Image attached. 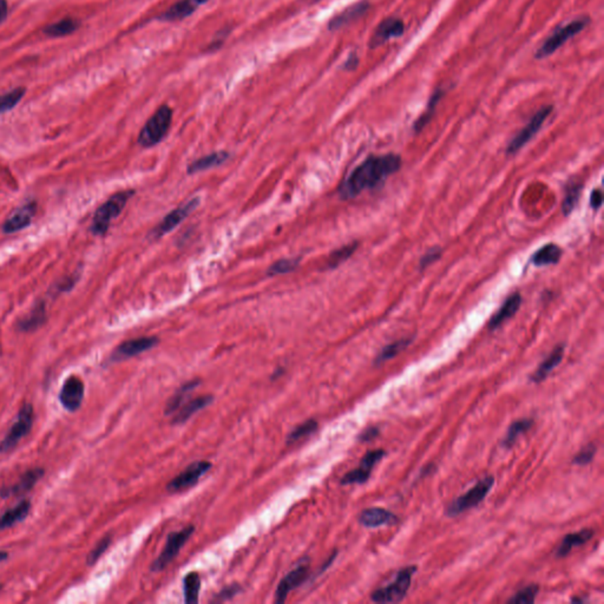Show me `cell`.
<instances>
[{
	"mask_svg": "<svg viewBox=\"0 0 604 604\" xmlns=\"http://www.w3.org/2000/svg\"><path fill=\"white\" fill-rule=\"evenodd\" d=\"M370 4L367 1H359L357 4L350 5V8H345L343 12L330 19L328 28L330 30H338L345 25H348L353 21H357L360 17H363L368 11Z\"/></svg>",
	"mask_w": 604,
	"mask_h": 604,
	"instance_id": "cell-23",
	"label": "cell"
},
{
	"mask_svg": "<svg viewBox=\"0 0 604 604\" xmlns=\"http://www.w3.org/2000/svg\"><path fill=\"white\" fill-rule=\"evenodd\" d=\"M564 352H565V345L564 343L557 345L552 350L551 353L545 358L543 363L540 364V366L537 367V370L530 375V381L531 383L540 384L548 378V375L562 363Z\"/></svg>",
	"mask_w": 604,
	"mask_h": 604,
	"instance_id": "cell-22",
	"label": "cell"
},
{
	"mask_svg": "<svg viewBox=\"0 0 604 604\" xmlns=\"http://www.w3.org/2000/svg\"><path fill=\"white\" fill-rule=\"evenodd\" d=\"M405 33V24L399 18H386L375 28V32L370 39V48H375L385 44L392 38H399Z\"/></svg>",
	"mask_w": 604,
	"mask_h": 604,
	"instance_id": "cell-15",
	"label": "cell"
},
{
	"mask_svg": "<svg viewBox=\"0 0 604 604\" xmlns=\"http://www.w3.org/2000/svg\"><path fill=\"white\" fill-rule=\"evenodd\" d=\"M25 91H26L25 88H17V89H13L12 91H8V93H4V95H0V115L8 113L10 110H12L13 108H16L18 103L23 100Z\"/></svg>",
	"mask_w": 604,
	"mask_h": 604,
	"instance_id": "cell-39",
	"label": "cell"
},
{
	"mask_svg": "<svg viewBox=\"0 0 604 604\" xmlns=\"http://www.w3.org/2000/svg\"><path fill=\"white\" fill-rule=\"evenodd\" d=\"M595 455H596V445H594L592 443L588 444L587 446H584L583 449H582V450H581V451L574 457L572 464H576V465H588V464L592 463Z\"/></svg>",
	"mask_w": 604,
	"mask_h": 604,
	"instance_id": "cell-44",
	"label": "cell"
},
{
	"mask_svg": "<svg viewBox=\"0 0 604 604\" xmlns=\"http://www.w3.org/2000/svg\"><path fill=\"white\" fill-rule=\"evenodd\" d=\"M111 540H113L111 535H106L96 544V547L90 551L89 555L86 557V564H88L89 567L97 563V560L101 558L102 555H103V554L108 550V548H109V545L111 544Z\"/></svg>",
	"mask_w": 604,
	"mask_h": 604,
	"instance_id": "cell-42",
	"label": "cell"
},
{
	"mask_svg": "<svg viewBox=\"0 0 604 604\" xmlns=\"http://www.w3.org/2000/svg\"><path fill=\"white\" fill-rule=\"evenodd\" d=\"M46 321V310H45L44 302H39L35 306L30 314L21 319L18 323V330L21 332H33L44 325Z\"/></svg>",
	"mask_w": 604,
	"mask_h": 604,
	"instance_id": "cell-30",
	"label": "cell"
},
{
	"mask_svg": "<svg viewBox=\"0 0 604 604\" xmlns=\"http://www.w3.org/2000/svg\"><path fill=\"white\" fill-rule=\"evenodd\" d=\"M540 592V587L537 584H530L528 587L522 589L520 592L515 594L508 601V603L511 604H531L535 602L536 596Z\"/></svg>",
	"mask_w": 604,
	"mask_h": 604,
	"instance_id": "cell-41",
	"label": "cell"
},
{
	"mask_svg": "<svg viewBox=\"0 0 604 604\" xmlns=\"http://www.w3.org/2000/svg\"><path fill=\"white\" fill-rule=\"evenodd\" d=\"M84 390V384L76 375H71L65 380L59 392V402L66 411L75 412L81 407Z\"/></svg>",
	"mask_w": 604,
	"mask_h": 604,
	"instance_id": "cell-13",
	"label": "cell"
},
{
	"mask_svg": "<svg viewBox=\"0 0 604 604\" xmlns=\"http://www.w3.org/2000/svg\"><path fill=\"white\" fill-rule=\"evenodd\" d=\"M403 160L397 153L372 155L363 163L355 168L339 188V194L343 200H350L360 195L365 190L378 188L385 183L387 178L399 171Z\"/></svg>",
	"mask_w": 604,
	"mask_h": 604,
	"instance_id": "cell-1",
	"label": "cell"
},
{
	"mask_svg": "<svg viewBox=\"0 0 604 604\" xmlns=\"http://www.w3.org/2000/svg\"><path fill=\"white\" fill-rule=\"evenodd\" d=\"M552 110H554L552 105H544L531 117L528 124L525 125L523 129L520 130V133H517L515 138L509 142L507 150H505L507 156H513L515 153L523 149L524 147L528 144L532 138H535L538 131L542 129L544 122L547 121L548 117L551 115Z\"/></svg>",
	"mask_w": 604,
	"mask_h": 604,
	"instance_id": "cell-8",
	"label": "cell"
},
{
	"mask_svg": "<svg viewBox=\"0 0 604 604\" xmlns=\"http://www.w3.org/2000/svg\"><path fill=\"white\" fill-rule=\"evenodd\" d=\"M213 400V395H202V397H198V398L190 400V402L185 404V405H182V406L178 408L180 411H178V415L173 417V424H175V425H181V424L186 423L187 420H188L191 415H195L196 412L200 411L202 408L208 406Z\"/></svg>",
	"mask_w": 604,
	"mask_h": 604,
	"instance_id": "cell-27",
	"label": "cell"
},
{
	"mask_svg": "<svg viewBox=\"0 0 604 604\" xmlns=\"http://www.w3.org/2000/svg\"><path fill=\"white\" fill-rule=\"evenodd\" d=\"M602 203H603V194H602V190H592V195H590V207H592L594 210H598L601 207H602Z\"/></svg>",
	"mask_w": 604,
	"mask_h": 604,
	"instance_id": "cell-47",
	"label": "cell"
},
{
	"mask_svg": "<svg viewBox=\"0 0 604 604\" xmlns=\"http://www.w3.org/2000/svg\"><path fill=\"white\" fill-rule=\"evenodd\" d=\"M208 0H178L171 5L164 13H162L160 19L167 21H180L191 16L200 6L206 4Z\"/></svg>",
	"mask_w": 604,
	"mask_h": 604,
	"instance_id": "cell-21",
	"label": "cell"
},
{
	"mask_svg": "<svg viewBox=\"0 0 604 604\" xmlns=\"http://www.w3.org/2000/svg\"><path fill=\"white\" fill-rule=\"evenodd\" d=\"M415 572V565L402 569L391 584L372 592V601L375 603H395L403 601L411 587L412 576Z\"/></svg>",
	"mask_w": 604,
	"mask_h": 604,
	"instance_id": "cell-5",
	"label": "cell"
},
{
	"mask_svg": "<svg viewBox=\"0 0 604 604\" xmlns=\"http://www.w3.org/2000/svg\"><path fill=\"white\" fill-rule=\"evenodd\" d=\"M45 470L41 467H33L30 469L28 471L25 472L24 475H21V480H18L16 484H13L11 487H4L0 489V496L3 498H8L13 496H21L30 491L33 487L38 483V480H41L44 475Z\"/></svg>",
	"mask_w": 604,
	"mask_h": 604,
	"instance_id": "cell-18",
	"label": "cell"
},
{
	"mask_svg": "<svg viewBox=\"0 0 604 604\" xmlns=\"http://www.w3.org/2000/svg\"><path fill=\"white\" fill-rule=\"evenodd\" d=\"M583 190V183L577 178L570 180L565 185V193H564L563 203H562V211L565 216H568L575 209L577 203L580 201L581 194Z\"/></svg>",
	"mask_w": 604,
	"mask_h": 604,
	"instance_id": "cell-29",
	"label": "cell"
},
{
	"mask_svg": "<svg viewBox=\"0 0 604 604\" xmlns=\"http://www.w3.org/2000/svg\"><path fill=\"white\" fill-rule=\"evenodd\" d=\"M37 211L36 202H28L15 211L3 225L5 234H13L25 229L31 225Z\"/></svg>",
	"mask_w": 604,
	"mask_h": 604,
	"instance_id": "cell-17",
	"label": "cell"
},
{
	"mask_svg": "<svg viewBox=\"0 0 604 604\" xmlns=\"http://www.w3.org/2000/svg\"><path fill=\"white\" fill-rule=\"evenodd\" d=\"M33 418H35V412H33L32 405L25 404L24 406L21 407V411L18 412L16 422L8 430L4 440L0 442V453H8V452L12 451L18 443L31 432Z\"/></svg>",
	"mask_w": 604,
	"mask_h": 604,
	"instance_id": "cell-7",
	"label": "cell"
},
{
	"mask_svg": "<svg viewBox=\"0 0 604 604\" xmlns=\"http://www.w3.org/2000/svg\"><path fill=\"white\" fill-rule=\"evenodd\" d=\"M211 469V463L207 460H198L190 464L189 466L185 469L180 475L170 480L167 485V490L171 493L185 491L188 489L193 488L194 485L198 483L203 475Z\"/></svg>",
	"mask_w": 604,
	"mask_h": 604,
	"instance_id": "cell-10",
	"label": "cell"
},
{
	"mask_svg": "<svg viewBox=\"0 0 604 604\" xmlns=\"http://www.w3.org/2000/svg\"><path fill=\"white\" fill-rule=\"evenodd\" d=\"M444 93H445L444 90L440 89V88L435 89V93H432L431 98L428 100V103H427L426 109L419 116L418 120L413 124V131L415 133H420L431 122L432 117L435 115V109L440 104V100L443 98Z\"/></svg>",
	"mask_w": 604,
	"mask_h": 604,
	"instance_id": "cell-31",
	"label": "cell"
},
{
	"mask_svg": "<svg viewBox=\"0 0 604 604\" xmlns=\"http://www.w3.org/2000/svg\"><path fill=\"white\" fill-rule=\"evenodd\" d=\"M359 522L365 528H379L383 525H391L398 522V517L383 508L365 509L359 515Z\"/></svg>",
	"mask_w": 604,
	"mask_h": 604,
	"instance_id": "cell-20",
	"label": "cell"
},
{
	"mask_svg": "<svg viewBox=\"0 0 604 604\" xmlns=\"http://www.w3.org/2000/svg\"><path fill=\"white\" fill-rule=\"evenodd\" d=\"M200 205V198H193L189 202H187L186 205L178 207L176 209L171 210L165 218H163L158 226L155 227L151 230V236L153 238H160L164 236L165 234L170 233L173 228L181 223L183 220H186L190 214L193 213L194 210L198 208Z\"/></svg>",
	"mask_w": 604,
	"mask_h": 604,
	"instance_id": "cell-12",
	"label": "cell"
},
{
	"mask_svg": "<svg viewBox=\"0 0 604 604\" xmlns=\"http://www.w3.org/2000/svg\"><path fill=\"white\" fill-rule=\"evenodd\" d=\"M229 158V153L227 151H215V153L206 155L203 158H198L190 163L188 167V173H201L206 170L211 169L215 167L223 164Z\"/></svg>",
	"mask_w": 604,
	"mask_h": 604,
	"instance_id": "cell-28",
	"label": "cell"
},
{
	"mask_svg": "<svg viewBox=\"0 0 604 604\" xmlns=\"http://www.w3.org/2000/svg\"><path fill=\"white\" fill-rule=\"evenodd\" d=\"M522 295L520 292H513L512 294L509 295L508 298L504 300L500 310L496 312L491 320L489 321V330H495L500 328L505 321H508L509 319L515 317L517 312L520 310V305H522Z\"/></svg>",
	"mask_w": 604,
	"mask_h": 604,
	"instance_id": "cell-19",
	"label": "cell"
},
{
	"mask_svg": "<svg viewBox=\"0 0 604 604\" xmlns=\"http://www.w3.org/2000/svg\"><path fill=\"white\" fill-rule=\"evenodd\" d=\"M379 435V428L378 427L372 426L366 428L365 431L361 432L360 435H359V440L361 442V443H367V442H371V440H375Z\"/></svg>",
	"mask_w": 604,
	"mask_h": 604,
	"instance_id": "cell-46",
	"label": "cell"
},
{
	"mask_svg": "<svg viewBox=\"0 0 604 604\" xmlns=\"http://www.w3.org/2000/svg\"><path fill=\"white\" fill-rule=\"evenodd\" d=\"M31 511V502L30 500H21V503L17 504L16 507L8 509L0 516V530L11 528L19 522L28 517Z\"/></svg>",
	"mask_w": 604,
	"mask_h": 604,
	"instance_id": "cell-26",
	"label": "cell"
},
{
	"mask_svg": "<svg viewBox=\"0 0 604 604\" xmlns=\"http://www.w3.org/2000/svg\"><path fill=\"white\" fill-rule=\"evenodd\" d=\"M413 341V338H403L399 339L395 343H388L386 346L383 347V350L379 352L378 355L375 357V365H381L387 360H391L397 355H400L403 350H406L407 347L411 345Z\"/></svg>",
	"mask_w": 604,
	"mask_h": 604,
	"instance_id": "cell-35",
	"label": "cell"
},
{
	"mask_svg": "<svg viewBox=\"0 0 604 604\" xmlns=\"http://www.w3.org/2000/svg\"><path fill=\"white\" fill-rule=\"evenodd\" d=\"M308 572H310L308 564H300L292 572H288L279 583L275 592V602L283 603L292 590H294L306 582L308 578Z\"/></svg>",
	"mask_w": 604,
	"mask_h": 604,
	"instance_id": "cell-16",
	"label": "cell"
},
{
	"mask_svg": "<svg viewBox=\"0 0 604 604\" xmlns=\"http://www.w3.org/2000/svg\"><path fill=\"white\" fill-rule=\"evenodd\" d=\"M359 64V58L355 53H352L348 58H347V61L345 62V64H343V69L346 70V71H353V70L357 69V66Z\"/></svg>",
	"mask_w": 604,
	"mask_h": 604,
	"instance_id": "cell-48",
	"label": "cell"
},
{
	"mask_svg": "<svg viewBox=\"0 0 604 604\" xmlns=\"http://www.w3.org/2000/svg\"><path fill=\"white\" fill-rule=\"evenodd\" d=\"M194 531H195V527L194 525H188V527L182 529L180 531H173L169 534L163 551L158 557V560H153V563L151 564V570L158 572L167 568V565L175 557L178 556L182 547L188 542L190 536L193 535Z\"/></svg>",
	"mask_w": 604,
	"mask_h": 604,
	"instance_id": "cell-9",
	"label": "cell"
},
{
	"mask_svg": "<svg viewBox=\"0 0 604 604\" xmlns=\"http://www.w3.org/2000/svg\"><path fill=\"white\" fill-rule=\"evenodd\" d=\"M1 587H3V585H1V584H0V589H1Z\"/></svg>",
	"mask_w": 604,
	"mask_h": 604,
	"instance_id": "cell-51",
	"label": "cell"
},
{
	"mask_svg": "<svg viewBox=\"0 0 604 604\" xmlns=\"http://www.w3.org/2000/svg\"><path fill=\"white\" fill-rule=\"evenodd\" d=\"M173 122V110L167 104L158 108L147 121L138 135V144L143 148H151L161 143L169 131Z\"/></svg>",
	"mask_w": 604,
	"mask_h": 604,
	"instance_id": "cell-2",
	"label": "cell"
},
{
	"mask_svg": "<svg viewBox=\"0 0 604 604\" xmlns=\"http://www.w3.org/2000/svg\"><path fill=\"white\" fill-rule=\"evenodd\" d=\"M317 1H318V0H317Z\"/></svg>",
	"mask_w": 604,
	"mask_h": 604,
	"instance_id": "cell-52",
	"label": "cell"
},
{
	"mask_svg": "<svg viewBox=\"0 0 604 604\" xmlns=\"http://www.w3.org/2000/svg\"><path fill=\"white\" fill-rule=\"evenodd\" d=\"M158 343L156 337H142V338L131 339L122 343L111 355L113 361H121L125 359L133 358L142 355L147 350H151Z\"/></svg>",
	"mask_w": 604,
	"mask_h": 604,
	"instance_id": "cell-14",
	"label": "cell"
},
{
	"mask_svg": "<svg viewBox=\"0 0 604 604\" xmlns=\"http://www.w3.org/2000/svg\"><path fill=\"white\" fill-rule=\"evenodd\" d=\"M183 590H185V601L187 604L198 603V594L201 589V578L198 572H189L183 580Z\"/></svg>",
	"mask_w": 604,
	"mask_h": 604,
	"instance_id": "cell-37",
	"label": "cell"
},
{
	"mask_svg": "<svg viewBox=\"0 0 604 604\" xmlns=\"http://www.w3.org/2000/svg\"><path fill=\"white\" fill-rule=\"evenodd\" d=\"M8 551H3V550H0V563H1V562H5V560H8Z\"/></svg>",
	"mask_w": 604,
	"mask_h": 604,
	"instance_id": "cell-50",
	"label": "cell"
},
{
	"mask_svg": "<svg viewBox=\"0 0 604 604\" xmlns=\"http://www.w3.org/2000/svg\"><path fill=\"white\" fill-rule=\"evenodd\" d=\"M443 252V248L438 246L432 247L427 250L426 253L419 260V270L423 272V270H426L427 267L431 266L435 262L438 261L442 258Z\"/></svg>",
	"mask_w": 604,
	"mask_h": 604,
	"instance_id": "cell-43",
	"label": "cell"
},
{
	"mask_svg": "<svg viewBox=\"0 0 604 604\" xmlns=\"http://www.w3.org/2000/svg\"><path fill=\"white\" fill-rule=\"evenodd\" d=\"M8 15V4L6 0H0V23L6 19Z\"/></svg>",
	"mask_w": 604,
	"mask_h": 604,
	"instance_id": "cell-49",
	"label": "cell"
},
{
	"mask_svg": "<svg viewBox=\"0 0 604 604\" xmlns=\"http://www.w3.org/2000/svg\"><path fill=\"white\" fill-rule=\"evenodd\" d=\"M493 484H495L493 475L484 477L483 480H480L473 488L470 489L466 493L458 497L447 507L446 515L449 517H455V516H460V513H463L470 509L475 508L477 505H480L485 500L489 492L491 491Z\"/></svg>",
	"mask_w": 604,
	"mask_h": 604,
	"instance_id": "cell-6",
	"label": "cell"
},
{
	"mask_svg": "<svg viewBox=\"0 0 604 604\" xmlns=\"http://www.w3.org/2000/svg\"><path fill=\"white\" fill-rule=\"evenodd\" d=\"M359 242H350L346 246H343L341 248L334 250L330 258L327 260V268L328 270H334L337 267L343 265V262H346L348 258L355 254L358 249Z\"/></svg>",
	"mask_w": 604,
	"mask_h": 604,
	"instance_id": "cell-36",
	"label": "cell"
},
{
	"mask_svg": "<svg viewBox=\"0 0 604 604\" xmlns=\"http://www.w3.org/2000/svg\"><path fill=\"white\" fill-rule=\"evenodd\" d=\"M200 383H201V380L198 379V380H191V381L183 384L178 388V391L175 392V395L168 400V403L165 405L164 415H171L178 411V408L182 406V404L185 402V399H186L188 393L195 390L200 385Z\"/></svg>",
	"mask_w": 604,
	"mask_h": 604,
	"instance_id": "cell-32",
	"label": "cell"
},
{
	"mask_svg": "<svg viewBox=\"0 0 604 604\" xmlns=\"http://www.w3.org/2000/svg\"><path fill=\"white\" fill-rule=\"evenodd\" d=\"M242 588L240 584H230L226 588L222 589L221 592H218V595L214 598V602H225V601L232 600L234 597L238 595V592H241Z\"/></svg>",
	"mask_w": 604,
	"mask_h": 604,
	"instance_id": "cell-45",
	"label": "cell"
},
{
	"mask_svg": "<svg viewBox=\"0 0 604 604\" xmlns=\"http://www.w3.org/2000/svg\"><path fill=\"white\" fill-rule=\"evenodd\" d=\"M563 255V250L556 243H548L540 247L531 255L530 262L536 267H547L557 265Z\"/></svg>",
	"mask_w": 604,
	"mask_h": 604,
	"instance_id": "cell-24",
	"label": "cell"
},
{
	"mask_svg": "<svg viewBox=\"0 0 604 604\" xmlns=\"http://www.w3.org/2000/svg\"><path fill=\"white\" fill-rule=\"evenodd\" d=\"M133 190H124L121 193L115 194L109 200L102 205L93 215V225L90 230L95 235H104L109 229L111 222L121 215L126 203L133 198Z\"/></svg>",
	"mask_w": 604,
	"mask_h": 604,
	"instance_id": "cell-3",
	"label": "cell"
},
{
	"mask_svg": "<svg viewBox=\"0 0 604 604\" xmlns=\"http://www.w3.org/2000/svg\"><path fill=\"white\" fill-rule=\"evenodd\" d=\"M589 23H590L589 17H581V18H576V19L570 21L568 24L562 25L560 28H557L544 41L543 44L540 45V48L536 51L535 58L543 59V58L551 56L552 53H556L562 45L570 41L572 37L577 36L578 33L582 32L584 28L588 26Z\"/></svg>",
	"mask_w": 604,
	"mask_h": 604,
	"instance_id": "cell-4",
	"label": "cell"
},
{
	"mask_svg": "<svg viewBox=\"0 0 604 604\" xmlns=\"http://www.w3.org/2000/svg\"><path fill=\"white\" fill-rule=\"evenodd\" d=\"M79 26H81V21L71 18V17H68V18H63L62 21H56V23L44 28V33L46 36L53 37V38L69 36L71 33L77 31Z\"/></svg>",
	"mask_w": 604,
	"mask_h": 604,
	"instance_id": "cell-33",
	"label": "cell"
},
{
	"mask_svg": "<svg viewBox=\"0 0 604 604\" xmlns=\"http://www.w3.org/2000/svg\"><path fill=\"white\" fill-rule=\"evenodd\" d=\"M532 425H534V420L529 418L518 419V420L513 422L509 426L507 435L504 437V440H502V446L505 447V449H510V447L513 446L520 435L530 430Z\"/></svg>",
	"mask_w": 604,
	"mask_h": 604,
	"instance_id": "cell-34",
	"label": "cell"
},
{
	"mask_svg": "<svg viewBox=\"0 0 604 604\" xmlns=\"http://www.w3.org/2000/svg\"><path fill=\"white\" fill-rule=\"evenodd\" d=\"M386 455V452L383 449H377V450H371L367 452L366 455H364L363 460L360 462L357 469L348 472L343 475L340 483L343 485H352V484H364L366 483L368 478L371 477V472L373 467L383 460Z\"/></svg>",
	"mask_w": 604,
	"mask_h": 604,
	"instance_id": "cell-11",
	"label": "cell"
},
{
	"mask_svg": "<svg viewBox=\"0 0 604 604\" xmlns=\"http://www.w3.org/2000/svg\"><path fill=\"white\" fill-rule=\"evenodd\" d=\"M317 430H318V422L315 419H308L290 432L287 437V445H292V444L298 443L300 440H305L307 437L313 435Z\"/></svg>",
	"mask_w": 604,
	"mask_h": 604,
	"instance_id": "cell-38",
	"label": "cell"
},
{
	"mask_svg": "<svg viewBox=\"0 0 604 604\" xmlns=\"http://www.w3.org/2000/svg\"><path fill=\"white\" fill-rule=\"evenodd\" d=\"M592 536H594V530H592V529H583L581 531L569 534V535L564 537L562 543H560V547L557 549L556 556L560 557V558L568 556L569 554L572 552V549L577 548V547H581V545L587 543V542L592 540Z\"/></svg>",
	"mask_w": 604,
	"mask_h": 604,
	"instance_id": "cell-25",
	"label": "cell"
},
{
	"mask_svg": "<svg viewBox=\"0 0 604 604\" xmlns=\"http://www.w3.org/2000/svg\"><path fill=\"white\" fill-rule=\"evenodd\" d=\"M299 265H300V258H282V260L274 262L268 268V275L270 276H276V275L292 273V272H294L298 268Z\"/></svg>",
	"mask_w": 604,
	"mask_h": 604,
	"instance_id": "cell-40",
	"label": "cell"
}]
</instances>
